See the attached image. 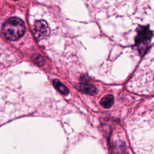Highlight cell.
<instances>
[{
    "label": "cell",
    "mask_w": 154,
    "mask_h": 154,
    "mask_svg": "<svg viewBox=\"0 0 154 154\" xmlns=\"http://www.w3.org/2000/svg\"><path fill=\"white\" fill-rule=\"evenodd\" d=\"M25 26L24 22L17 17H11L4 24L2 32L6 38L10 40H16L24 34Z\"/></svg>",
    "instance_id": "6da1fadb"
},
{
    "label": "cell",
    "mask_w": 154,
    "mask_h": 154,
    "mask_svg": "<svg viewBox=\"0 0 154 154\" xmlns=\"http://www.w3.org/2000/svg\"><path fill=\"white\" fill-rule=\"evenodd\" d=\"M34 32L35 37L38 40H42L46 37L49 33V29L46 22L43 20L37 21L34 25Z\"/></svg>",
    "instance_id": "7a4b0ae2"
},
{
    "label": "cell",
    "mask_w": 154,
    "mask_h": 154,
    "mask_svg": "<svg viewBox=\"0 0 154 154\" xmlns=\"http://www.w3.org/2000/svg\"><path fill=\"white\" fill-rule=\"evenodd\" d=\"M152 36V32L147 26H143L140 28L136 37V43L140 48L141 45L147 43Z\"/></svg>",
    "instance_id": "3957f363"
},
{
    "label": "cell",
    "mask_w": 154,
    "mask_h": 154,
    "mask_svg": "<svg viewBox=\"0 0 154 154\" xmlns=\"http://www.w3.org/2000/svg\"><path fill=\"white\" fill-rule=\"evenodd\" d=\"M76 87L81 92L88 94H94L96 93V87L93 85L88 83L81 82L77 85Z\"/></svg>",
    "instance_id": "277c9868"
},
{
    "label": "cell",
    "mask_w": 154,
    "mask_h": 154,
    "mask_svg": "<svg viewBox=\"0 0 154 154\" xmlns=\"http://www.w3.org/2000/svg\"><path fill=\"white\" fill-rule=\"evenodd\" d=\"M114 103V97L112 95L108 94L104 96L100 100L101 105L105 108H110Z\"/></svg>",
    "instance_id": "5b68a950"
},
{
    "label": "cell",
    "mask_w": 154,
    "mask_h": 154,
    "mask_svg": "<svg viewBox=\"0 0 154 154\" xmlns=\"http://www.w3.org/2000/svg\"><path fill=\"white\" fill-rule=\"evenodd\" d=\"M52 84L62 94L66 95L69 93V89L58 79H54L52 81Z\"/></svg>",
    "instance_id": "8992f818"
},
{
    "label": "cell",
    "mask_w": 154,
    "mask_h": 154,
    "mask_svg": "<svg viewBox=\"0 0 154 154\" xmlns=\"http://www.w3.org/2000/svg\"><path fill=\"white\" fill-rule=\"evenodd\" d=\"M34 60L35 63H37L38 65H41L43 62V57L40 55H37V57H34Z\"/></svg>",
    "instance_id": "52a82bcc"
}]
</instances>
